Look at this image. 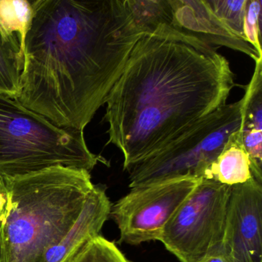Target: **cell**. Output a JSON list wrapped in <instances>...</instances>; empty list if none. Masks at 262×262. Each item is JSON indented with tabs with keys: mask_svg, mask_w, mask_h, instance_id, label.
Here are the masks:
<instances>
[{
	"mask_svg": "<svg viewBox=\"0 0 262 262\" xmlns=\"http://www.w3.org/2000/svg\"><path fill=\"white\" fill-rule=\"evenodd\" d=\"M111 207L85 169L0 177V262H67L99 235Z\"/></svg>",
	"mask_w": 262,
	"mask_h": 262,
	"instance_id": "obj_3",
	"label": "cell"
},
{
	"mask_svg": "<svg viewBox=\"0 0 262 262\" xmlns=\"http://www.w3.org/2000/svg\"><path fill=\"white\" fill-rule=\"evenodd\" d=\"M106 159L90 151L84 132L59 128L17 99L0 93V177L50 167L91 171Z\"/></svg>",
	"mask_w": 262,
	"mask_h": 262,
	"instance_id": "obj_4",
	"label": "cell"
},
{
	"mask_svg": "<svg viewBox=\"0 0 262 262\" xmlns=\"http://www.w3.org/2000/svg\"><path fill=\"white\" fill-rule=\"evenodd\" d=\"M135 20L144 31L160 25H171L172 10L169 0H128Z\"/></svg>",
	"mask_w": 262,
	"mask_h": 262,
	"instance_id": "obj_13",
	"label": "cell"
},
{
	"mask_svg": "<svg viewBox=\"0 0 262 262\" xmlns=\"http://www.w3.org/2000/svg\"><path fill=\"white\" fill-rule=\"evenodd\" d=\"M242 101L240 131L254 179L262 184V59L255 62Z\"/></svg>",
	"mask_w": 262,
	"mask_h": 262,
	"instance_id": "obj_10",
	"label": "cell"
},
{
	"mask_svg": "<svg viewBox=\"0 0 262 262\" xmlns=\"http://www.w3.org/2000/svg\"><path fill=\"white\" fill-rule=\"evenodd\" d=\"M67 262H130L113 242L99 235L85 244Z\"/></svg>",
	"mask_w": 262,
	"mask_h": 262,
	"instance_id": "obj_14",
	"label": "cell"
},
{
	"mask_svg": "<svg viewBox=\"0 0 262 262\" xmlns=\"http://www.w3.org/2000/svg\"><path fill=\"white\" fill-rule=\"evenodd\" d=\"M234 86L216 48L169 25L143 33L105 103L108 143L122 152L123 169L225 105Z\"/></svg>",
	"mask_w": 262,
	"mask_h": 262,
	"instance_id": "obj_2",
	"label": "cell"
},
{
	"mask_svg": "<svg viewBox=\"0 0 262 262\" xmlns=\"http://www.w3.org/2000/svg\"><path fill=\"white\" fill-rule=\"evenodd\" d=\"M33 7L29 0H0V36L24 68L26 39Z\"/></svg>",
	"mask_w": 262,
	"mask_h": 262,
	"instance_id": "obj_12",
	"label": "cell"
},
{
	"mask_svg": "<svg viewBox=\"0 0 262 262\" xmlns=\"http://www.w3.org/2000/svg\"><path fill=\"white\" fill-rule=\"evenodd\" d=\"M231 187L202 179L162 231L159 242L180 262H199L222 248Z\"/></svg>",
	"mask_w": 262,
	"mask_h": 262,
	"instance_id": "obj_6",
	"label": "cell"
},
{
	"mask_svg": "<svg viewBox=\"0 0 262 262\" xmlns=\"http://www.w3.org/2000/svg\"><path fill=\"white\" fill-rule=\"evenodd\" d=\"M24 67L0 36V93L17 99Z\"/></svg>",
	"mask_w": 262,
	"mask_h": 262,
	"instance_id": "obj_15",
	"label": "cell"
},
{
	"mask_svg": "<svg viewBox=\"0 0 262 262\" xmlns=\"http://www.w3.org/2000/svg\"><path fill=\"white\" fill-rule=\"evenodd\" d=\"M201 181L178 178L132 188L110 211L120 233L119 242L136 245L159 241L167 223Z\"/></svg>",
	"mask_w": 262,
	"mask_h": 262,
	"instance_id": "obj_7",
	"label": "cell"
},
{
	"mask_svg": "<svg viewBox=\"0 0 262 262\" xmlns=\"http://www.w3.org/2000/svg\"><path fill=\"white\" fill-rule=\"evenodd\" d=\"M18 100L59 128L84 131L145 32L128 0H34Z\"/></svg>",
	"mask_w": 262,
	"mask_h": 262,
	"instance_id": "obj_1",
	"label": "cell"
},
{
	"mask_svg": "<svg viewBox=\"0 0 262 262\" xmlns=\"http://www.w3.org/2000/svg\"><path fill=\"white\" fill-rule=\"evenodd\" d=\"M213 13L244 39V20L248 0H206Z\"/></svg>",
	"mask_w": 262,
	"mask_h": 262,
	"instance_id": "obj_16",
	"label": "cell"
},
{
	"mask_svg": "<svg viewBox=\"0 0 262 262\" xmlns=\"http://www.w3.org/2000/svg\"><path fill=\"white\" fill-rule=\"evenodd\" d=\"M199 262H229L225 254H224L222 248L208 254Z\"/></svg>",
	"mask_w": 262,
	"mask_h": 262,
	"instance_id": "obj_18",
	"label": "cell"
},
{
	"mask_svg": "<svg viewBox=\"0 0 262 262\" xmlns=\"http://www.w3.org/2000/svg\"><path fill=\"white\" fill-rule=\"evenodd\" d=\"M252 179L254 177L251 160L239 129L228 138L222 151L207 168L202 179L232 187L246 183Z\"/></svg>",
	"mask_w": 262,
	"mask_h": 262,
	"instance_id": "obj_11",
	"label": "cell"
},
{
	"mask_svg": "<svg viewBox=\"0 0 262 262\" xmlns=\"http://www.w3.org/2000/svg\"><path fill=\"white\" fill-rule=\"evenodd\" d=\"M242 99L225 104L148 159L127 170L130 188L178 178L203 179L228 138L240 129Z\"/></svg>",
	"mask_w": 262,
	"mask_h": 262,
	"instance_id": "obj_5",
	"label": "cell"
},
{
	"mask_svg": "<svg viewBox=\"0 0 262 262\" xmlns=\"http://www.w3.org/2000/svg\"><path fill=\"white\" fill-rule=\"evenodd\" d=\"M261 0H248L244 20V39L262 56L260 46Z\"/></svg>",
	"mask_w": 262,
	"mask_h": 262,
	"instance_id": "obj_17",
	"label": "cell"
},
{
	"mask_svg": "<svg viewBox=\"0 0 262 262\" xmlns=\"http://www.w3.org/2000/svg\"><path fill=\"white\" fill-rule=\"evenodd\" d=\"M171 27L216 48L225 47L245 53L254 62L262 59L248 42L231 31L210 8L206 0H169Z\"/></svg>",
	"mask_w": 262,
	"mask_h": 262,
	"instance_id": "obj_9",
	"label": "cell"
},
{
	"mask_svg": "<svg viewBox=\"0 0 262 262\" xmlns=\"http://www.w3.org/2000/svg\"><path fill=\"white\" fill-rule=\"evenodd\" d=\"M222 249L229 262H262V184L231 187Z\"/></svg>",
	"mask_w": 262,
	"mask_h": 262,
	"instance_id": "obj_8",
	"label": "cell"
}]
</instances>
